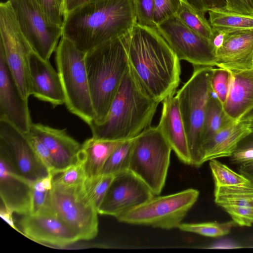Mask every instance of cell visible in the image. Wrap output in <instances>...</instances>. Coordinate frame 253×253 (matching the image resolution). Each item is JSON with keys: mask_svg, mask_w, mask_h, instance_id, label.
Masks as SVG:
<instances>
[{"mask_svg": "<svg viewBox=\"0 0 253 253\" xmlns=\"http://www.w3.org/2000/svg\"><path fill=\"white\" fill-rule=\"evenodd\" d=\"M124 39L128 62L148 94L159 103L174 95L180 60L157 29L136 23Z\"/></svg>", "mask_w": 253, "mask_h": 253, "instance_id": "cell-1", "label": "cell"}, {"mask_svg": "<svg viewBox=\"0 0 253 253\" xmlns=\"http://www.w3.org/2000/svg\"><path fill=\"white\" fill-rule=\"evenodd\" d=\"M136 23L132 0H93L63 16L62 36L86 53L126 35Z\"/></svg>", "mask_w": 253, "mask_h": 253, "instance_id": "cell-2", "label": "cell"}, {"mask_svg": "<svg viewBox=\"0 0 253 253\" xmlns=\"http://www.w3.org/2000/svg\"><path fill=\"white\" fill-rule=\"evenodd\" d=\"M159 104L143 88L129 63L105 119L89 125L92 137L115 141L133 138L151 126Z\"/></svg>", "mask_w": 253, "mask_h": 253, "instance_id": "cell-3", "label": "cell"}, {"mask_svg": "<svg viewBox=\"0 0 253 253\" xmlns=\"http://www.w3.org/2000/svg\"><path fill=\"white\" fill-rule=\"evenodd\" d=\"M124 36L85 53V65L95 114L93 123H100L105 119L128 67Z\"/></svg>", "mask_w": 253, "mask_h": 253, "instance_id": "cell-4", "label": "cell"}, {"mask_svg": "<svg viewBox=\"0 0 253 253\" xmlns=\"http://www.w3.org/2000/svg\"><path fill=\"white\" fill-rule=\"evenodd\" d=\"M56 51V63L68 110L89 126L95 114L85 65V53L61 36Z\"/></svg>", "mask_w": 253, "mask_h": 253, "instance_id": "cell-5", "label": "cell"}, {"mask_svg": "<svg viewBox=\"0 0 253 253\" xmlns=\"http://www.w3.org/2000/svg\"><path fill=\"white\" fill-rule=\"evenodd\" d=\"M213 70L212 66H194L192 76L175 95L187 137L191 165L197 167L203 164L201 135L207 104L212 92Z\"/></svg>", "mask_w": 253, "mask_h": 253, "instance_id": "cell-6", "label": "cell"}, {"mask_svg": "<svg viewBox=\"0 0 253 253\" xmlns=\"http://www.w3.org/2000/svg\"><path fill=\"white\" fill-rule=\"evenodd\" d=\"M171 150L157 126H150L134 138L128 170L155 195H159L165 186Z\"/></svg>", "mask_w": 253, "mask_h": 253, "instance_id": "cell-7", "label": "cell"}, {"mask_svg": "<svg viewBox=\"0 0 253 253\" xmlns=\"http://www.w3.org/2000/svg\"><path fill=\"white\" fill-rule=\"evenodd\" d=\"M199 195L198 190L189 188L166 196H154L117 219L125 223L167 230L178 228Z\"/></svg>", "mask_w": 253, "mask_h": 253, "instance_id": "cell-8", "label": "cell"}, {"mask_svg": "<svg viewBox=\"0 0 253 253\" xmlns=\"http://www.w3.org/2000/svg\"><path fill=\"white\" fill-rule=\"evenodd\" d=\"M0 47L9 70L23 97L31 95L29 57L33 51L22 32L7 0L0 3Z\"/></svg>", "mask_w": 253, "mask_h": 253, "instance_id": "cell-9", "label": "cell"}, {"mask_svg": "<svg viewBox=\"0 0 253 253\" xmlns=\"http://www.w3.org/2000/svg\"><path fill=\"white\" fill-rule=\"evenodd\" d=\"M82 185L64 188L53 185L50 204L53 211L80 240H89L98 234L99 213L84 196Z\"/></svg>", "mask_w": 253, "mask_h": 253, "instance_id": "cell-10", "label": "cell"}, {"mask_svg": "<svg viewBox=\"0 0 253 253\" xmlns=\"http://www.w3.org/2000/svg\"><path fill=\"white\" fill-rule=\"evenodd\" d=\"M18 25L33 51L49 60L56 50L62 28L50 24L36 0H8Z\"/></svg>", "mask_w": 253, "mask_h": 253, "instance_id": "cell-11", "label": "cell"}, {"mask_svg": "<svg viewBox=\"0 0 253 253\" xmlns=\"http://www.w3.org/2000/svg\"><path fill=\"white\" fill-rule=\"evenodd\" d=\"M156 29L180 60L194 66H216V51L211 40L186 26L176 15L157 25Z\"/></svg>", "mask_w": 253, "mask_h": 253, "instance_id": "cell-12", "label": "cell"}, {"mask_svg": "<svg viewBox=\"0 0 253 253\" xmlns=\"http://www.w3.org/2000/svg\"><path fill=\"white\" fill-rule=\"evenodd\" d=\"M154 196L145 182L128 169L114 175L98 212L117 218Z\"/></svg>", "mask_w": 253, "mask_h": 253, "instance_id": "cell-13", "label": "cell"}, {"mask_svg": "<svg viewBox=\"0 0 253 253\" xmlns=\"http://www.w3.org/2000/svg\"><path fill=\"white\" fill-rule=\"evenodd\" d=\"M0 195L4 208L22 215L30 211L31 181L17 171L6 145L0 140Z\"/></svg>", "mask_w": 253, "mask_h": 253, "instance_id": "cell-14", "label": "cell"}, {"mask_svg": "<svg viewBox=\"0 0 253 253\" xmlns=\"http://www.w3.org/2000/svg\"><path fill=\"white\" fill-rule=\"evenodd\" d=\"M18 223L24 235L39 243L63 247L80 240L77 234L53 210L23 215Z\"/></svg>", "mask_w": 253, "mask_h": 253, "instance_id": "cell-15", "label": "cell"}, {"mask_svg": "<svg viewBox=\"0 0 253 253\" xmlns=\"http://www.w3.org/2000/svg\"><path fill=\"white\" fill-rule=\"evenodd\" d=\"M0 140L6 145L18 172L34 181L49 173L33 150L26 133L4 118H0Z\"/></svg>", "mask_w": 253, "mask_h": 253, "instance_id": "cell-16", "label": "cell"}, {"mask_svg": "<svg viewBox=\"0 0 253 253\" xmlns=\"http://www.w3.org/2000/svg\"><path fill=\"white\" fill-rule=\"evenodd\" d=\"M0 118L10 122L24 133L32 124L28 99L23 97L7 65L0 47Z\"/></svg>", "mask_w": 253, "mask_h": 253, "instance_id": "cell-17", "label": "cell"}, {"mask_svg": "<svg viewBox=\"0 0 253 253\" xmlns=\"http://www.w3.org/2000/svg\"><path fill=\"white\" fill-rule=\"evenodd\" d=\"M221 30L224 40L216 52V66L229 71L253 69V28Z\"/></svg>", "mask_w": 253, "mask_h": 253, "instance_id": "cell-18", "label": "cell"}, {"mask_svg": "<svg viewBox=\"0 0 253 253\" xmlns=\"http://www.w3.org/2000/svg\"><path fill=\"white\" fill-rule=\"evenodd\" d=\"M30 131L47 148L57 174L77 162L82 144L70 136L66 129L55 128L41 123H32Z\"/></svg>", "mask_w": 253, "mask_h": 253, "instance_id": "cell-19", "label": "cell"}, {"mask_svg": "<svg viewBox=\"0 0 253 253\" xmlns=\"http://www.w3.org/2000/svg\"><path fill=\"white\" fill-rule=\"evenodd\" d=\"M29 77L31 95L54 107L65 104V94L58 72L49 60L33 51L29 57Z\"/></svg>", "mask_w": 253, "mask_h": 253, "instance_id": "cell-20", "label": "cell"}, {"mask_svg": "<svg viewBox=\"0 0 253 253\" xmlns=\"http://www.w3.org/2000/svg\"><path fill=\"white\" fill-rule=\"evenodd\" d=\"M162 104L157 126L179 160L191 165L187 137L177 99L175 95H170L165 98Z\"/></svg>", "mask_w": 253, "mask_h": 253, "instance_id": "cell-21", "label": "cell"}, {"mask_svg": "<svg viewBox=\"0 0 253 253\" xmlns=\"http://www.w3.org/2000/svg\"><path fill=\"white\" fill-rule=\"evenodd\" d=\"M229 71L230 87L223 107L230 119L239 121L253 109V69Z\"/></svg>", "mask_w": 253, "mask_h": 253, "instance_id": "cell-22", "label": "cell"}, {"mask_svg": "<svg viewBox=\"0 0 253 253\" xmlns=\"http://www.w3.org/2000/svg\"><path fill=\"white\" fill-rule=\"evenodd\" d=\"M246 122L235 121L221 129L203 144L201 155L203 163L212 159L231 157L238 143L251 131Z\"/></svg>", "mask_w": 253, "mask_h": 253, "instance_id": "cell-23", "label": "cell"}, {"mask_svg": "<svg viewBox=\"0 0 253 253\" xmlns=\"http://www.w3.org/2000/svg\"><path fill=\"white\" fill-rule=\"evenodd\" d=\"M124 141L87 139L81 145L80 153L84 160L86 177L100 174L107 160Z\"/></svg>", "mask_w": 253, "mask_h": 253, "instance_id": "cell-24", "label": "cell"}, {"mask_svg": "<svg viewBox=\"0 0 253 253\" xmlns=\"http://www.w3.org/2000/svg\"><path fill=\"white\" fill-rule=\"evenodd\" d=\"M233 122L226 115L222 103L212 92L206 106L201 135V147L203 144Z\"/></svg>", "mask_w": 253, "mask_h": 253, "instance_id": "cell-25", "label": "cell"}, {"mask_svg": "<svg viewBox=\"0 0 253 253\" xmlns=\"http://www.w3.org/2000/svg\"><path fill=\"white\" fill-rule=\"evenodd\" d=\"M214 202L222 208L227 206L253 208V182L230 186L215 187Z\"/></svg>", "mask_w": 253, "mask_h": 253, "instance_id": "cell-26", "label": "cell"}, {"mask_svg": "<svg viewBox=\"0 0 253 253\" xmlns=\"http://www.w3.org/2000/svg\"><path fill=\"white\" fill-rule=\"evenodd\" d=\"M208 13L209 22L214 30L253 28V15L217 9L211 10Z\"/></svg>", "mask_w": 253, "mask_h": 253, "instance_id": "cell-27", "label": "cell"}, {"mask_svg": "<svg viewBox=\"0 0 253 253\" xmlns=\"http://www.w3.org/2000/svg\"><path fill=\"white\" fill-rule=\"evenodd\" d=\"M205 15L195 10L183 0L176 14L186 26L211 40L213 36L214 31Z\"/></svg>", "mask_w": 253, "mask_h": 253, "instance_id": "cell-28", "label": "cell"}, {"mask_svg": "<svg viewBox=\"0 0 253 253\" xmlns=\"http://www.w3.org/2000/svg\"><path fill=\"white\" fill-rule=\"evenodd\" d=\"M114 175L99 174L86 177L82 185L83 193L90 204L98 211Z\"/></svg>", "mask_w": 253, "mask_h": 253, "instance_id": "cell-29", "label": "cell"}, {"mask_svg": "<svg viewBox=\"0 0 253 253\" xmlns=\"http://www.w3.org/2000/svg\"><path fill=\"white\" fill-rule=\"evenodd\" d=\"M133 138L124 141L110 155L100 174L115 175L128 169Z\"/></svg>", "mask_w": 253, "mask_h": 253, "instance_id": "cell-30", "label": "cell"}, {"mask_svg": "<svg viewBox=\"0 0 253 253\" xmlns=\"http://www.w3.org/2000/svg\"><path fill=\"white\" fill-rule=\"evenodd\" d=\"M236 225L233 220L225 222L181 223L178 228L182 231L215 238L228 234Z\"/></svg>", "mask_w": 253, "mask_h": 253, "instance_id": "cell-31", "label": "cell"}, {"mask_svg": "<svg viewBox=\"0 0 253 253\" xmlns=\"http://www.w3.org/2000/svg\"><path fill=\"white\" fill-rule=\"evenodd\" d=\"M215 187L230 186L243 184L250 180L241 173H237L216 159L210 160Z\"/></svg>", "mask_w": 253, "mask_h": 253, "instance_id": "cell-32", "label": "cell"}, {"mask_svg": "<svg viewBox=\"0 0 253 253\" xmlns=\"http://www.w3.org/2000/svg\"><path fill=\"white\" fill-rule=\"evenodd\" d=\"M53 180V185L64 188L82 185L86 178L84 160L79 153L77 162Z\"/></svg>", "mask_w": 253, "mask_h": 253, "instance_id": "cell-33", "label": "cell"}, {"mask_svg": "<svg viewBox=\"0 0 253 253\" xmlns=\"http://www.w3.org/2000/svg\"><path fill=\"white\" fill-rule=\"evenodd\" d=\"M230 79L231 74L229 70L219 67L213 68L211 81V87L222 105L228 94Z\"/></svg>", "mask_w": 253, "mask_h": 253, "instance_id": "cell-34", "label": "cell"}, {"mask_svg": "<svg viewBox=\"0 0 253 253\" xmlns=\"http://www.w3.org/2000/svg\"><path fill=\"white\" fill-rule=\"evenodd\" d=\"M183 0H155L153 21L157 25L176 15Z\"/></svg>", "mask_w": 253, "mask_h": 253, "instance_id": "cell-35", "label": "cell"}, {"mask_svg": "<svg viewBox=\"0 0 253 253\" xmlns=\"http://www.w3.org/2000/svg\"><path fill=\"white\" fill-rule=\"evenodd\" d=\"M136 23L150 28H156L153 21L155 0H132Z\"/></svg>", "mask_w": 253, "mask_h": 253, "instance_id": "cell-36", "label": "cell"}, {"mask_svg": "<svg viewBox=\"0 0 253 253\" xmlns=\"http://www.w3.org/2000/svg\"><path fill=\"white\" fill-rule=\"evenodd\" d=\"M29 143L35 154L47 169L48 173L57 175L50 153L43 143L35 134L29 131L26 133Z\"/></svg>", "mask_w": 253, "mask_h": 253, "instance_id": "cell-37", "label": "cell"}, {"mask_svg": "<svg viewBox=\"0 0 253 253\" xmlns=\"http://www.w3.org/2000/svg\"><path fill=\"white\" fill-rule=\"evenodd\" d=\"M31 188L30 211L28 214H37L52 211L50 204L51 190H40L31 186Z\"/></svg>", "mask_w": 253, "mask_h": 253, "instance_id": "cell-38", "label": "cell"}, {"mask_svg": "<svg viewBox=\"0 0 253 253\" xmlns=\"http://www.w3.org/2000/svg\"><path fill=\"white\" fill-rule=\"evenodd\" d=\"M238 143L235 151L230 157L233 163L240 164L253 160V126Z\"/></svg>", "mask_w": 253, "mask_h": 253, "instance_id": "cell-39", "label": "cell"}, {"mask_svg": "<svg viewBox=\"0 0 253 253\" xmlns=\"http://www.w3.org/2000/svg\"><path fill=\"white\" fill-rule=\"evenodd\" d=\"M48 22L62 28L63 20L58 0H36Z\"/></svg>", "mask_w": 253, "mask_h": 253, "instance_id": "cell-40", "label": "cell"}, {"mask_svg": "<svg viewBox=\"0 0 253 253\" xmlns=\"http://www.w3.org/2000/svg\"><path fill=\"white\" fill-rule=\"evenodd\" d=\"M223 209L236 224L249 227L253 224V208L242 206H227Z\"/></svg>", "mask_w": 253, "mask_h": 253, "instance_id": "cell-41", "label": "cell"}, {"mask_svg": "<svg viewBox=\"0 0 253 253\" xmlns=\"http://www.w3.org/2000/svg\"><path fill=\"white\" fill-rule=\"evenodd\" d=\"M195 10L206 14L211 10L226 11L225 0H183Z\"/></svg>", "mask_w": 253, "mask_h": 253, "instance_id": "cell-42", "label": "cell"}, {"mask_svg": "<svg viewBox=\"0 0 253 253\" xmlns=\"http://www.w3.org/2000/svg\"><path fill=\"white\" fill-rule=\"evenodd\" d=\"M226 11L253 15V0H225Z\"/></svg>", "mask_w": 253, "mask_h": 253, "instance_id": "cell-43", "label": "cell"}, {"mask_svg": "<svg viewBox=\"0 0 253 253\" xmlns=\"http://www.w3.org/2000/svg\"><path fill=\"white\" fill-rule=\"evenodd\" d=\"M238 169L240 173L253 182V160L240 164Z\"/></svg>", "mask_w": 253, "mask_h": 253, "instance_id": "cell-44", "label": "cell"}, {"mask_svg": "<svg viewBox=\"0 0 253 253\" xmlns=\"http://www.w3.org/2000/svg\"><path fill=\"white\" fill-rule=\"evenodd\" d=\"M93 0H64L63 16L74 9Z\"/></svg>", "mask_w": 253, "mask_h": 253, "instance_id": "cell-45", "label": "cell"}, {"mask_svg": "<svg viewBox=\"0 0 253 253\" xmlns=\"http://www.w3.org/2000/svg\"><path fill=\"white\" fill-rule=\"evenodd\" d=\"M253 118V109L247 113L240 120V121H247Z\"/></svg>", "mask_w": 253, "mask_h": 253, "instance_id": "cell-46", "label": "cell"}, {"mask_svg": "<svg viewBox=\"0 0 253 253\" xmlns=\"http://www.w3.org/2000/svg\"><path fill=\"white\" fill-rule=\"evenodd\" d=\"M62 16L64 15V0H58Z\"/></svg>", "mask_w": 253, "mask_h": 253, "instance_id": "cell-47", "label": "cell"}, {"mask_svg": "<svg viewBox=\"0 0 253 253\" xmlns=\"http://www.w3.org/2000/svg\"><path fill=\"white\" fill-rule=\"evenodd\" d=\"M245 122H247L250 125V126H253V118Z\"/></svg>", "mask_w": 253, "mask_h": 253, "instance_id": "cell-48", "label": "cell"}]
</instances>
